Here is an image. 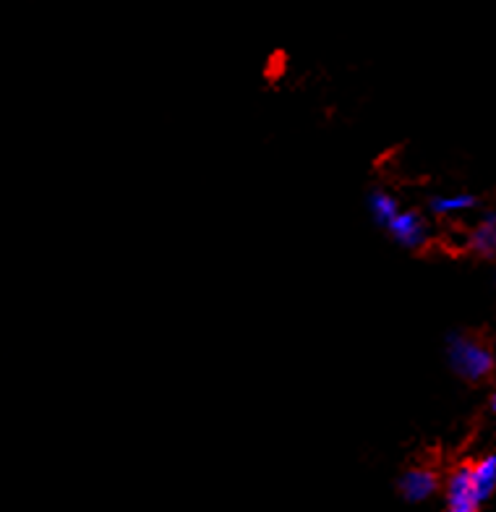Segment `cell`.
Listing matches in <instances>:
<instances>
[{"mask_svg": "<svg viewBox=\"0 0 496 512\" xmlns=\"http://www.w3.org/2000/svg\"><path fill=\"white\" fill-rule=\"evenodd\" d=\"M366 207H369V215L374 220L376 228H387V223L392 217L400 212V202H397V196L392 191H387L384 186H374L366 194Z\"/></svg>", "mask_w": 496, "mask_h": 512, "instance_id": "cell-5", "label": "cell"}, {"mask_svg": "<svg viewBox=\"0 0 496 512\" xmlns=\"http://www.w3.org/2000/svg\"><path fill=\"white\" fill-rule=\"evenodd\" d=\"M496 395H491V398H489V408H491V413H494L496 411Z\"/></svg>", "mask_w": 496, "mask_h": 512, "instance_id": "cell-8", "label": "cell"}, {"mask_svg": "<svg viewBox=\"0 0 496 512\" xmlns=\"http://www.w3.org/2000/svg\"><path fill=\"white\" fill-rule=\"evenodd\" d=\"M387 236L405 251L423 249L431 238V228L421 209H400L387 223Z\"/></svg>", "mask_w": 496, "mask_h": 512, "instance_id": "cell-3", "label": "cell"}, {"mask_svg": "<svg viewBox=\"0 0 496 512\" xmlns=\"http://www.w3.org/2000/svg\"><path fill=\"white\" fill-rule=\"evenodd\" d=\"M395 489L400 499L408 502V505H423V502H429L431 497L439 494L442 481H439V473L431 471V468H405L397 476Z\"/></svg>", "mask_w": 496, "mask_h": 512, "instance_id": "cell-4", "label": "cell"}, {"mask_svg": "<svg viewBox=\"0 0 496 512\" xmlns=\"http://www.w3.org/2000/svg\"><path fill=\"white\" fill-rule=\"evenodd\" d=\"M476 207H478V196L476 194H455V196L436 194V196H429V212L434 217L460 215V212H468V209H476Z\"/></svg>", "mask_w": 496, "mask_h": 512, "instance_id": "cell-7", "label": "cell"}, {"mask_svg": "<svg viewBox=\"0 0 496 512\" xmlns=\"http://www.w3.org/2000/svg\"><path fill=\"white\" fill-rule=\"evenodd\" d=\"M447 366L463 382L481 384L496 369L494 348L476 340V337L468 335L465 330H455L447 335Z\"/></svg>", "mask_w": 496, "mask_h": 512, "instance_id": "cell-2", "label": "cell"}, {"mask_svg": "<svg viewBox=\"0 0 496 512\" xmlns=\"http://www.w3.org/2000/svg\"><path fill=\"white\" fill-rule=\"evenodd\" d=\"M468 243H470V249L476 251L481 259H486V262H494V256H496V215H494V209L483 215L481 225H478V228L470 233Z\"/></svg>", "mask_w": 496, "mask_h": 512, "instance_id": "cell-6", "label": "cell"}, {"mask_svg": "<svg viewBox=\"0 0 496 512\" xmlns=\"http://www.w3.org/2000/svg\"><path fill=\"white\" fill-rule=\"evenodd\" d=\"M496 492V455L489 452L463 463L444 481V505L450 512H478Z\"/></svg>", "mask_w": 496, "mask_h": 512, "instance_id": "cell-1", "label": "cell"}]
</instances>
